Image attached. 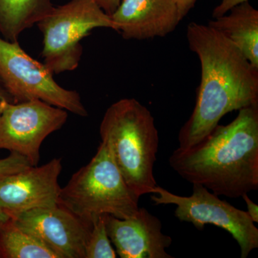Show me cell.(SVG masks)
Listing matches in <instances>:
<instances>
[{
  "label": "cell",
  "mask_w": 258,
  "mask_h": 258,
  "mask_svg": "<svg viewBox=\"0 0 258 258\" xmlns=\"http://www.w3.org/2000/svg\"><path fill=\"white\" fill-rule=\"evenodd\" d=\"M14 103L13 98L0 84V114L9 103Z\"/></svg>",
  "instance_id": "cell-22"
},
{
  "label": "cell",
  "mask_w": 258,
  "mask_h": 258,
  "mask_svg": "<svg viewBox=\"0 0 258 258\" xmlns=\"http://www.w3.org/2000/svg\"><path fill=\"white\" fill-rule=\"evenodd\" d=\"M105 216L100 215L92 218V226L85 245V258L117 257L107 232Z\"/></svg>",
  "instance_id": "cell-16"
},
{
  "label": "cell",
  "mask_w": 258,
  "mask_h": 258,
  "mask_svg": "<svg viewBox=\"0 0 258 258\" xmlns=\"http://www.w3.org/2000/svg\"><path fill=\"white\" fill-rule=\"evenodd\" d=\"M139 200L125 183L108 144L101 141L91 161L61 188L57 205L91 221L100 215L129 218L138 211Z\"/></svg>",
  "instance_id": "cell-4"
},
{
  "label": "cell",
  "mask_w": 258,
  "mask_h": 258,
  "mask_svg": "<svg viewBox=\"0 0 258 258\" xmlns=\"http://www.w3.org/2000/svg\"><path fill=\"white\" fill-rule=\"evenodd\" d=\"M190 50L201 64V81L192 113L180 129L179 148L203 140L227 113L258 103V69L237 47L208 25L186 28Z\"/></svg>",
  "instance_id": "cell-1"
},
{
  "label": "cell",
  "mask_w": 258,
  "mask_h": 258,
  "mask_svg": "<svg viewBox=\"0 0 258 258\" xmlns=\"http://www.w3.org/2000/svg\"><path fill=\"white\" fill-rule=\"evenodd\" d=\"M10 218L9 215L6 213L5 211H3L1 208H0V226L3 225L4 222L8 221Z\"/></svg>",
  "instance_id": "cell-23"
},
{
  "label": "cell",
  "mask_w": 258,
  "mask_h": 258,
  "mask_svg": "<svg viewBox=\"0 0 258 258\" xmlns=\"http://www.w3.org/2000/svg\"><path fill=\"white\" fill-rule=\"evenodd\" d=\"M0 258H58L35 235L10 218L0 226Z\"/></svg>",
  "instance_id": "cell-15"
},
{
  "label": "cell",
  "mask_w": 258,
  "mask_h": 258,
  "mask_svg": "<svg viewBox=\"0 0 258 258\" xmlns=\"http://www.w3.org/2000/svg\"><path fill=\"white\" fill-rule=\"evenodd\" d=\"M169 165L183 179L217 196L241 198L258 189V103L239 110L188 149L178 147Z\"/></svg>",
  "instance_id": "cell-2"
},
{
  "label": "cell",
  "mask_w": 258,
  "mask_h": 258,
  "mask_svg": "<svg viewBox=\"0 0 258 258\" xmlns=\"http://www.w3.org/2000/svg\"><path fill=\"white\" fill-rule=\"evenodd\" d=\"M67 119V111L40 100L9 103L0 114V149L18 153L37 166L42 142Z\"/></svg>",
  "instance_id": "cell-8"
},
{
  "label": "cell",
  "mask_w": 258,
  "mask_h": 258,
  "mask_svg": "<svg viewBox=\"0 0 258 258\" xmlns=\"http://www.w3.org/2000/svg\"><path fill=\"white\" fill-rule=\"evenodd\" d=\"M192 195L179 196L157 186L152 201L155 205H174V215L181 222H189L199 230L208 224L223 229L232 236L240 247L241 257H248L258 247V229L247 212L220 200L205 186L192 184Z\"/></svg>",
  "instance_id": "cell-7"
},
{
  "label": "cell",
  "mask_w": 258,
  "mask_h": 258,
  "mask_svg": "<svg viewBox=\"0 0 258 258\" xmlns=\"http://www.w3.org/2000/svg\"><path fill=\"white\" fill-rule=\"evenodd\" d=\"M107 232L120 258H172L166 249L172 239L162 232V224L147 209L133 216L117 218L106 215Z\"/></svg>",
  "instance_id": "cell-11"
},
{
  "label": "cell",
  "mask_w": 258,
  "mask_h": 258,
  "mask_svg": "<svg viewBox=\"0 0 258 258\" xmlns=\"http://www.w3.org/2000/svg\"><path fill=\"white\" fill-rule=\"evenodd\" d=\"M107 15H111L119 6L122 0H95Z\"/></svg>",
  "instance_id": "cell-19"
},
{
  "label": "cell",
  "mask_w": 258,
  "mask_h": 258,
  "mask_svg": "<svg viewBox=\"0 0 258 258\" xmlns=\"http://www.w3.org/2000/svg\"><path fill=\"white\" fill-rule=\"evenodd\" d=\"M99 132L132 192L139 198L152 193L159 138L151 111L135 98H123L108 107Z\"/></svg>",
  "instance_id": "cell-3"
},
{
  "label": "cell",
  "mask_w": 258,
  "mask_h": 258,
  "mask_svg": "<svg viewBox=\"0 0 258 258\" xmlns=\"http://www.w3.org/2000/svg\"><path fill=\"white\" fill-rule=\"evenodd\" d=\"M249 1V0H222L221 3L212 12V18L215 19L223 16L237 5Z\"/></svg>",
  "instance_id": "cell-18"
},
{
  "label": "cell",
  "mask_w": 258,
  "mask_h": 258,
  "mask_svg": "<svg viewBox=\"0 0 258 258\" xmlns=\"http://www.w3.org/2000/svg\"><path fill=\"white\" fill-rule=\"evenodd\" d=\"M111 18L123 38L137 40L165 37L182 20L176 0H123Z\"/></svg>",
  "instance_id": "cell-12"
},
{
  "label": "cell",
  "mask_w": 258,
  "mask_h": 258,
  "mask_svg": "<svg viewBox=\"0 0 258 258\" xmlns=\"http://www.w3.org/2000/svg\"><path fill=\"white\" fill-rule=\"evenodd\" d=\"M54 8L50 0H0V36L18 41L22 32L37 25Z\"/></svg>",
  "instance_id": "cell-14"
},
{
  "label": "cell",
  "mask_w": 258,
  "mask_h": 258,
  "mask_svg": "<svg viewBox=\"0 0 258 258\" xmlns=\"http://www.w3.org/2000/svg\"><path fill=\"white\" fill-rule=\"evenodd\" d=\"M20 227L41 240L58 258H85L92 220H83L56 205L11 215Z\"/></svg>",
  "instance_id": "cell-9"
},
{
  "label": "cell",
  "mask_w": 258,
  "mask_h": 258,
  "mask_svg": "<svg viewBox=\"0 0 258 258\" xmlns=\"http://www.w3.org/2000/svg\"><path fill=\"white\" fill-rule=\"evenodd\" d=\"M208 25L232 42L258 69V11L249 2L210 20Z\"/></svg>",
  "instance_id": "cell-13"
},
{
  "label": "cell",
  "mask_w": 258,
  "mask_h": 258,
  "mask_svg": "<svg viewBox=\"0 0 258 258\" xmlns=\"http://www.w3.org/2000/svg\"><path fill=\"white\" fill-rule=\"evenodd\" d=\"M179 8L180 16L181 19L184 18L189 13L190 10L195 7L197 0H176Z\"/></svg>",
  "instance_id": "cell-21"
},
{
  "label": "cell",
  "mask_w": 258,
  "mask_h": 258,
  "mask_svg": "<svg viewBox=\"0 0 258 258\" xmlns=\"http://www.w3.org/2000/svg\"><path fill=\"white\" fill-rule=\"evenodd\" d=\"M0 84L14 103L40 100L79 116H88L77 91L60 86L45 64L32 58L18 41H8L2 36Z\"/></svg>",
  "instance_id": "cell-6"
},
{
  "label": "cell",
  "mask_w": 258,
  "mask_h": 258,
  "mask_svg": "<svg viewBox=\"0 0 258 258\" xmlns=\"http://www.w3.org/2000/svg\"><path fill=\"white\" fill-rule=\"evenodd\" d=\"M28 159L15 152H10L8 157L0 159V176L14 174L32 166Z\"/></svg>",
  "instance_id": "cell-17"
},
{
  "label": "cell",
  "mask_w": 258,
  "mask_h": 258,
  "mask_svg": "<svg viewBox=\"0 0 258 258\" xmlns=\"http://www.w3.org/2000/svg\"><path fill=\"white\" fill-rule=\"evenodd\" d=\"M241 198H242L247 205V214L251 220L254 223H257L258 222V206L256 205L253 201L251 200L250 198L247 196V194H244Z\"/></svg>",
  "instance_id": "cell-20"
},
{
  "label": "cell",
  "mask_w": 258,
  "mask_h": 258,
  "mask_svg": "<svg viewBox=\"0 0 258 258\" xmlns=\"http://www.w3.org/2000/svg\"><path fill=\"white\" fill-rule=\"evenodd\" d=\"M61 170V159L55 158L41 166L0 176V208L10 217L32 209L56 206Z\"/></svg>",
  "instance_id": "cell-10"
},
{
  "label": "cell",
  "mask_w": 258,
  "mask_h": 258,
  "mask_svg": "<svg viewBox=\"0 0 258 258\" xmlns=\"http://www.w3.org/2000/svg\"><path fill=\"white\" fill-rule=\"evenodd\" d=\"M43 36L41 56L52 74L74 71L83 55L81 40L96 28L115 27L95 0H71L55 7L37 24Z\"/></svg>",
  "instance_id": "cell-5"
}]
</instances>
